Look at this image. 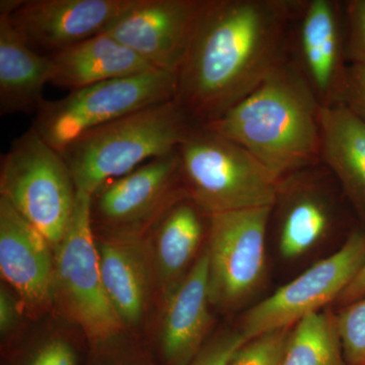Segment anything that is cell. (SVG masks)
<instances>
[{"label":"cell","mask_w":365,"mask_h":365,"mask_svg":"<svg viewBox=\"0 0 365 365\" xmlns=\"http://www.w3.org/2000/svg\"><path fill=\"white\" fill-rule=\"evenodd\" d=\"M304 0H209L177 74L174 100L198 126L215 121L289 59Z\"/></svg>","instance_id":"obj_1"},{"label":"cell","mask_w":365,"mask_h":365,"mask_svg":"<svg viewBox=\"0 0 365 365\" xmlns=\"http://www.w3.org/2000/svg\"><path fill=\"white\" fill-rule=\"evenodd\" d=\"M322 109L288 59L248 97L202 127L241 145L281 180L321 163Z\"/></svg>","instance_id":"obj_2"},{"label":"cell","mask_w":365,"mask_h":365,"mask_svg":"<svg viewBox=\"0 0 365 365\" xmlns=\"http://www.w3.org/2000/svg\"><path fill=\"white\" fill-rule=\"evenodd\" d=\"M197 126L172 100L93 129L60 153L76 190L93 197L111 180L176 151Z\"/></svg>","instance_id":"obj_3"},{"label":"cell","mask_w":365,"mask_h":365,"mask_svg":"<svg viewBox=\"0 0 365 365\" xmlns=\"http://www.w3.org/2000/svg\"><path fill=\"white\" fill-rule=\"evenodd\" d=\"M177 151L187 195L208 215L275 203L279 180L234 141L197 126Z\"/></svg>","instance_id":"obj_4"},{"label":"cell","mask_w":365,"mask_h":365,"mask_svg":"<svg viewBox=\"0 0 365 365\" xmlns=\"http://www.w3.org/2000/svg\"><path fill=\"white\" fill-rule=\"evenodd\" d=\"M1 197L50 246L57 247L68 227L78 190L61 153L32 126L14 139L1 157Z\"/></svg>","instance_id":"obj_5"},{"label":"cell","mask_w":365,"mask_h":365,"mask_svg":"<svg viewBox=\"0 0 365 365\" xmlns=\"http://www.w3.org/2000/svg\"><path fill=\"white\" fill-rule=\"evenodd\" d=\"M176 91V74L158 69L103 81L71 91L60 100H45L33 126L60 153L93 129L174 100Z\"/></svg>","instance_id":"obj_6"},{"label":"cell","mask_w":365,"mask_h":365,"mask_svg":"<svg viewBox=\"0 0 365 365\" xmlns=\"http://www.w3.org/2000/svg\"><path fill=\"white\" fill-rule=\"evenodd\" d=\"M353 210L339 182L323 163L282 178L271 211L280 254L299 258L340 232Z\"/></svg>","instance_id":"obj_7"},{"label":"cell","mask_w":365,"mask_h":365,"mask_svg":"<svg viewBox=\"0 0 365 365\" xmlns=\"http://www.w3.org/2000/svg\"><path fill=\"white\" fill-rule=\"evenodd\" d=\"M271 211L261 207L210 215L206 250L211 304L237 309L263 284Z\"/></svg>","instance_id":"obj_8"},{"label":"cell","mask_w":365,"mask_h":365,"mask_svg":"<svg viewBox=\"0 0 365 365\" xmlns=\"http://www.w3.org/2000/svg\"><path fill=\"white\" fill-rule=\"evenodd\" d=\"M364 262L365 230L354 227L337 252L248 309L242 317L240 332L250 341L292 328L300 319L338 300Z\"/></svg>","instance_id":"obj_9"},{"label":"cell","mask_w":365,"mask_h":365,"mask_svg":"<svg viewBox=\"0 0 365 365\" xmlns=\"http://www.w3.org/2000/svg\"><path fill=\"white\" fill-rule=\"evenodd\" d=\"M93 197L78 192L68 227L57 248L55 281L72 318L93 343H104L122 325L106 294L93 240Z\"/></svg>","instance_id":"obj_10"},{"label":"cell","mask_w":365,"mask_h":365,"mask_svg":"<svg viewBox=\"0 0 365 365\" xmlns=\"http://www.w3.org/2000/svg\"><path fill=\"white\" fill-rule=\"evenodd\" d=\"M289 59L322 108L343 106L349 66L343 1L304 0L292 26Z\"/></svg>","instance_id":"obj_11"},{"label":"cell","mask_w":365,"mask_h":365,"mask_svg":"<svg viewBox=\"0 0 365 365\" xmlns=\"http://www.w3.org/2000/svg\"><path fill=\"white\" fill-rule=\"evenodd\" d=\"M209 0H138L107 31L158 71L178 74Z\"/></svg>","instance_id":"obj_12"},{"label":"cell","mask_w":365,"mask_h":365,"mask_svg":"<svg viewBox=\"0 0 365 365\" xmlns=\"http://www.w3.org/2000/svg\"><path fill=\"white\" fill-rule=\"evenodd\" d=\"M186 197L176 150L108 182L93 196L91 215L114 230L143 227Z\"/></svg>","instance_id":"obj_13"},{"label":"cell","mask_w":365,"mask_h":365,"mask_svg":"<svg viewBox=\"0 0 365 365\" xmlns=\"http://www.w3.org/2000/svg\"><path fill=\"white\" fill-rule=\"evenodd\" d=\"M138 0H23L9 21L26 44L51 56L104 34Z\"/></svg>","instance_id":"obj_14"},{"label":"cell","mask_w":365,"mask_h":365,"mask_svg":"<svg viewBox=\"0 0 365 365\" xmlns=\"http://www.w3.org/2000/svg\"><path fill=\"white\" fill-rule=\"evenodd\" d=\"M49 242L39 230L0 198V270L30 306H43L55 281Z\"/></svg>","instance_id":"obj_15"},{"label":"cell","mask_w":365,"mask_h":365,"mask_svg":"<svg viewBox=\"0 0 365 365\" xmlns=\"http://www.w3.org/2000/svg\"><path fill=\"white\" fill-rule=\"evenodd\" d=\"M210 304L205 249L170 292L160 338V365H189L195 359L212 323Z\"/></svg>","instance_id":"obj_16"},{"label":"cell","mask_w":365,"mask_h":365,"mask_svg":"<svg viewBox=\"0 0 365 365\" xmlns=\"http://www.w3.org/2000/svg\"><path fill=\"white\" fill-rule=\"evenodd\" d=\"M50 58V83L71 91L155 69L107 33L67 48Z\"/></svg>","instance_id":"obj_17"},{"label":"cell","mask_w":365,"mask_h":365,"mask_svg":"<svg viewBox=\"0 0 365 365\" xmlns=\"http://www.w3.org/2000/svg\"><path fill=\"white\" fill-rule=\"evenodd\" d=\"M321 162L339 182L357 220L365 225V122L344 106L321 113Z\"/></svg>","instance_id":"obj_18"},{"label":"cell","mask_w":365,"mask_h":365,"mask_svg":"<svg viewBox=\"0 0 365 365\" xmlns=\"http://www.w3.org/2000/svg\"><path fill=\"white\" fill-rule=\"evenodd\" d=\"M51 72L50 56L32 49L9 16H0V115L37 113Z\"/></svg>","instance_id":"obj_19"},{"label":"cell","mask_w":365,"mask_h":365,"mask_svg":"<svg viewBox=\"0 0 365 365\" xmlns=\"http://www.w3.org/2000/svg\"><path fill=\"white\" fill-rule=\"evenodd\" d=\"M101 276L108 299L124 323H138L145 304L146 280L143 263L133 246L120 241L98 247Z\"/></svg>","instance_id":"obj_20"},{"label":"cell","mask_w":365,"mask_h":365,"mask_svg":"<svg viewBox=\"0 0 365 365\" xmlns=\"http://www.w3.org/2000/svg\"><path fill=\"white\" fill-rule=\"evenodd\" d=\"M207 213L189 197L169 209L160 220L157 237L158 260L163 278L180 282L205 235Z\"/></svg>","instance_id":"obj_21"},{"label":"cell","mask_w":365,"mask_h":365,"mask_svg":"<svg viewBox=\"0 0 365 365\" xmlns=\"http://www.w3.org/2000/svg\"><path fill=\"white\" fill-rule=\"evenodd\" d=\"M281 365H347L336 314L319 311L292 327Z\"/></svg>","instance_id":"obj_22"},{"label":"cell","mask_w":365,"mask_h":365,"mask_svg":"<svg viewBox=\"0 0 365 365\" xmlns=\"http://www.w3.org/2000/svg\"><path fill=\"white\" fill-rule=\"evenodd\" d=\"M347 365H365V297L336 314Z\"/></svg>","instance_id":"obj_23"},{"label":"cell","mask_w":365,"mask_h":365,"mask_svg":"<svg viewBox=\"0 0 365 365\" xmlns=\"http://www.w3.org/2000/svg\"><path fill=\"white\" fill-rule=\"evenodd\" d=\"M292 328L266 333L245 343L228 365H281Z\"/></svg>","instance_id":"obj_24"},{"label":"cell","mask_w":365,"mask_h":365,"mask_svg":"<svg viewBox=\"0 0 365 365\" xmlns=\"http://www.w3.org/2000/svg\"><path fill=\"white\" fill-rule=\"evenodd\" d=\"M346 55L349 64H365V0H346Z\"/></svg>","instance_id":"obj_25"},{"label":"cell","mask_w":365,"mask_h":365,"mask_svg":"<svg viewBox=\"0 0 365 365\" xmlns=\"http://www.w3.org/2000/svg\"><path fill=\"white\" fill-rule=\"evenodd\" d=\"M246 342L239 330L223 333L204 345L189 365H228L235 352Z\"/></svg>","instance_id":"obj_26"},{"label":"cell","mask_w":365,"mask_h":365,"mask_svg":"<svg viewBox=\"0 0 365 365\" xmlns=\"http://www.w3.org/2000/svg\"><path fill=\"white\" fill-rule=\"evenodd\" d=\"M23 365H78V353L66 341L55 339L38 348Z\"/></svg>","instance_id":"obj_27"},{"label":"cell","mask_w":365,"mask_h":365,"mask_svg":"<svg viewBox=\"0 0 365 365\" xmlns=\"http://www.w3.org/2000/svg\"><path fill=\"white\" fill-rule=\"evenodd\" d=\"M343 106L365 122V64H349Z\"/></svg>","instance_id":"obj_28"},{"label":"cell","mask_w":365,"mask_h":365,"mask_svg":"<svg viewBox=\"0 0 365 365\" xmlns=\"http://www.w3.org/2000/svg\"><path fill=\"white\" fill-rule=\"evenodd\" d=\"M365 297V262L359 272L340 295L337 302L342 307L347 306Z\"/></svg>","instance_id":"obj_29"},{"label":"cell","mask_w":365,"mask_h":365,"mask_svg":"<svg viewBox=\"0 0 365 365\" xmlns=\"http://www.w3.org/2000/svg\"><path fill=\"white\" fill-rule=\"evenodd\" d=\"M11 304V299L7 297L6 292L1 290V295H0V326L1 330L6 331L13 322L14 307Z\"/></svg>","instance_id":"obj_30"}]
</instances>
